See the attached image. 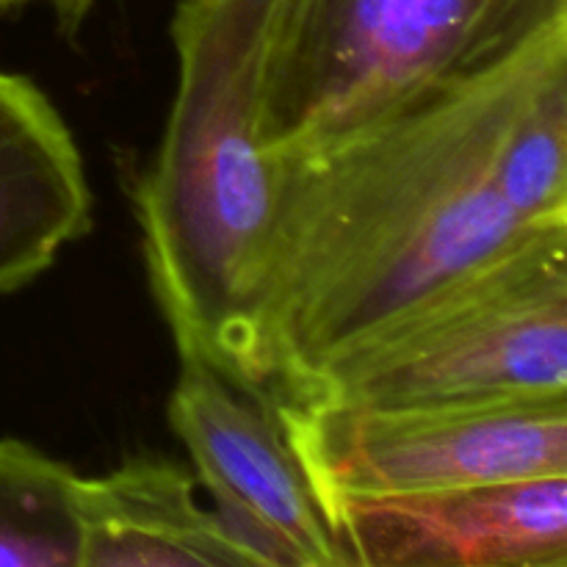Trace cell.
I'll use <instances>...</instances> for the list:
<instances>
[{
	"label": "cell",
	"instance_id": "obj_10",
	"mask_svg": "<svg viewBox=\"0 0 567 567\" xmlns=\"http://www.w3.org/2000/svg\"><path fill=\"white\" fill-rule=\"evenodd\" d=\"M83 476L42 449L0 437V567H81Z\"/></svg>",
	"mask_w": 567,
	"mask_h": 567
},
{
	"label": "cell",
	"instance_id": "obj_3",
	"mask_svg": "<svg viewBox=\"0 0 567 567\" xmlns=\"http://www.w3.org/2000/svg\"><path fill=\"white\" fill-rule=\"evenodd\" d=\"M563 22L567 0H269L266 147L336 142Z\"/></svg>",
	"mask_w": 567,
	"mask_h": 567
},
{
	"label": "cell",
	"instance_id": "obj_2",
	"mask_svg": "<svg viewBox=\"0 0 567 567\" xmlns=\"http://www.w3.org/2000/svg\"><path fill=\"white\" fill-rule=\"evenodd\" d=\"M172 44L175 97L133 194L150 288L181 363L275 402L264 302L282 172L264 142L269 0H181Z\"/></svg>",
	"mask_w": 567,
	"mask_h": 567
},
{
	"label": "cell",
	"instance_id": "obj_4",
	"mask_svg": "<svg viewBox=\"0 0 567 567\" xmlns=\"http://www.w3.org/2000/svg\"><path fill=\"white\" fill-rule=\"evenodd\" d=\"M275 399L330 408L567 399V225L529 233Z\"/></svg>",
	"mask_w": 567,
	"mask_h": 567
},
{
	"label": "cell",
	"instance_id": "obj_9",
	"mask_svg": "<svg viewBox=\"0 0 567 567\" xmlns=\"http://www.w3.org/2000/svg\"><path fill=\"white\" fill-rule=\"evenodd\" d=\"M81 567H280L205 507L197 482L161 457L83 476Z\"/></svg>",
	"mask_w": 567,
	"mask_h": 567
},
{
	"label": "cell",
	"instance_id": "obj_8",
	"mask_svg": "<svg viewBox=\"0 0 567 567\" xmlns=\"http://www.w3.org/2000/svg\"><path fill=\"white\" fill-rule=\"evenodd\" d=\"M92 227L81 150L53 100L0 70V297L42 277Z\"/></svg>",
	"mask_w": 567,
	"mask_h": 567
},
{
	"label": "cell",
	"instance_id": "obj_7",
	"mask_svg": "<svg viewBox=\"0 0 567 567\" xmlns=\"http://www.w3.org/2000/svg\"><path fill=\"white\" fill-rule=\"evenodd\" d=\"M321 504L347 567H567V476Z\"/></svg>",
	"mask_w": 567,
	"mask_h": 567
},
{
	"label": "cell",
	"instance_id": "obj_1",
	"mask_svg": "<svg viewBox=\"0 0 567 567\" xmlns=\"http://www.w3.org/2000/svg\"><path fill=\"white\" fill-rule=\"evenodd\" d=\"M277 161L264 302L271 396L529 233L567 225V22Z\"/></svg>",
	"mask_w": 567,
	"mask_h": 567
},
{
	"label": "cell",
	"instance_id": "obj_6",
	"mask_svg": "<svg viewBox=\"0 0 567 567\" xmlns=\"http://www.w3.org/2000/svg\"><path fill=\"white\" fill-rule=\"evenodd\" d=\"M169 426L236 535L280 567H347L327 509L277 421L275 402L181 363Z\"/></svg>",
	"mask_w": 567,
	"mask_h": 567
},
{
	"label": "cell",
	"instance_id": "obj_11",
	"mask_svg": "<svg viewBox=\"0 0 567 567\" xmlns=\"http://www.w3.org/2000/svg\"><path fill=\"white\" fill-rule=\"evenodd\" d=\"M31 3L50 6V9L61 17V22H66V25H78L97 0H0V14L11 9H22V6H31Z\"/></svg>",
	"mask_w": 567,
	"mask_h": 567
},
{
	"label": "cell",
	"instance_id": "obj_5",
	"mask_svg": "<svg viewBox=\"0 0 567 567\" xmlns=\"http://www.w3.org/2000/svg\"><path fill=\"white\" fill-rule=\"evenodd\" d=\"M275 413L321 502L567 476V399L432 408L275 399Z\"/></svg>",
	"mask_w": 567,
	"mask_h": 567
}]
</instances>
